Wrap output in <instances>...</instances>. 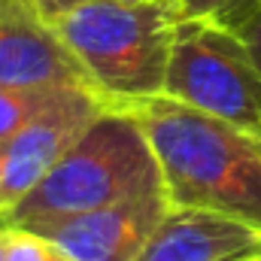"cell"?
<instances>
[{"instance_id": "1", "label": "cell", "mask_w": 261, "mask_h": 261, "mask_svg": "<svg viewBox=\"0 0 261 261\" xmlns=\"http://www.w3.org/2000/svg\"><path fill=\"white\" fill-rule=\"evenodd\" d=\"M122 110L146 134L170 206L206 210L261 234V137L167 94Z\"/></svg>"}, {"instance_id": "2", "label": "cell", "mask_w": 261, "mask_h": 261, "mask_svg": "<svg viewBox=\"0 0 261 261\" xmlns=\"http://www.w3.org/2000/svg\"><path fill=\"white\" fill-rule=\"evenodd\" d=\"M176 0H85L52 21L70 55L107 107H130L164 94Z\"/></svg>"}, {"instance_id": "3", "label": "cell", "mask_w": 261, "mask_h": 261, "mask_svg": "<svg viewBox=\"0 0 261 261\" xmlns=\"http://www.w3.org/2000/svg\"><path fill=\"white\" fill-rule=\"evenodd\" d=\"M149 192H164V179L140 122L128 110L103 107L61 161L0 216V225L34 228Z\"/></svg>"}, {"instance_id": "4", "label": "cell", "mask_w": 261, "mask_h": 261, "mask_svg": "<svg viewBox=\"0 0 261 261\" xmlns=\"http://www.w3.org/2000/svg\"><path fill=\"white\" fill-rule=\"evenodd\" d=\"M164 94L261 137V70L237 31L179 18Z\"/></svg>"}, {"instance_id": "5", "label": "cell", "mask_w": 261, "mask_h": 261, "mask_svg": "<svg viewBox=\"0 0 261 261\" xmlns=\"http://www.w3.org/2000/svg\"><path fill=\"white\" fill-rule=\"evenodd\" d=\"M103 107L107 103L88 88H64L52 103L0 140V216L61 161Z\"/></svg>"}, {"instance_id": "6", "label": "cell", "mask_w": 261, "mask_h": 261, "mask_svg": "<svg viewBox=\"0 0 261 261\" xmlns=\"http://www.w3.org/2000/svg\"><path fill=\"white\" fill-rule=\"evenodd\" d=\"M167 210L170 200L164 192H149L91 213L52 219L28 231L40 234L52 249L64 252L73 261H134L167 216Z\"/></svg>"}, {"instance_id": "7", "label": "cell", "mask_w": 261, "mask_h": 261, "mask_svg": "<svg viewBox=\"0 0 261 261\" xmlns=\"http://www.w3.org/2000/svg\"><path fill=\"white\" fill-rule=\"evenodd\" d=\"M0 85L94 91L34 0H0Z\"/></svg>"}, {"instance_id": "8", "label": "cell", "mask_w": 261, "mask_h": 261, "mask_svg": "<svg viewBox=\"0 0 261 261\" xmlns=\"http://www.w3.org/2000/svg\"><path fill=\"white\" fill-rule=\"evenodd\" d=\"M258 255V231L206 210L170 206L134 261H249Z\"/></svg>"}, {"instance_id": "9", "label": "cell", "mask_w": 261, "mask_h": 261, "mask_svg": "<svg viewBox=\"0 0 261 261\" xmlns=\"http://www.w3.org/2000/svg\"><path fill=\"white\" fill-rule=\"evenodd\" d=\"M64 88H9L0 85V140L21 128L46 103H52Z\"/></svg>"}, {"instance_id": "10", "label": "cell", "mask_w": 261, "mask_h": 261, "mask_svg": "<svg viewBox=\"0 0 261 261\" xmlns=\"http://www.w3.org/2000/svg\"><path fill=\"white\" fill-rule=\"evenodd\" d=\"M182 18H203L213 24H222L228 31H240L261 0H176Z\"/></svg>"}, {"instance_id": "11", "label": "cell", "mask_w": 261, "mask_h": 261, "mask_svg": "<svg viewBox=\"0 0 261 261\" xmlns=\"http://www.w3.org/2000/svg\"><path fill=\"white\" fill-rule=\"evenodd\" d=\"M49 243L28 231V228H9L6 225V261H46Z\"/></svg>"}, {"instance_id": "12", "label": "cell", "mask_w": 261, "mask_h": 261, "mask_svg": "<svg viewBox=\"0 0 261 261\" xmlns=\"http://www.w3.org/2000/svg\"><path fill=\"white\" fill-rule=\"evenodd\" d=\"M237 34H240L243 43L249 46V52H252V58H255V64H258V70H261V3H258V9L252 12V18H249Z\"/></svg>"}, {"instance_id": "13", "label": "cell", "mask_w": 261, "mask_h": 261, "mask_svg": "<svg viewBox=\"0 0 261 261\" xmlns=\"http://www.w3.org/2000/svg\"><path fill=\"white\" fill-rule=\"evenodd\" d=\"M79 3H85V0H34V6H37L46 18H55L58 12H64L70 6H79Z\"/></svg>"}, {"instance_id": "14", "label": "cell", "mask_w": 261, "mask_h": 261, "mask_svg": "<svg viewBox=\"0 0 261 261\" xmlns=\"http://www.w3.org/2000/svg\"><path fill=\"white\" fill-rule=\"evenodd\" d=\"M0 261H6V225H0Z\"/></svg>"}, {"instance_id": "15", "label": "cell", "mask_w": 261, "mask_h": 261, "mask_svg": "<svg viewBox=\"0 0 261 261\" xmlns=\"http://www.w3.org/2000/svg\"><path fill=\"white\" fill-rule=\"evenodd\" d=\"M46 261H73V258H67L64 252H58V249H52V246H49V258Z\"/></svg>"}, {"instance_id": "16", "label": "cell", "mask_w": 261, "mask_h": 261, "mask_svg": "<svg viewBox=\"0 0 261 261\" xmlns=\"http://www.w3.org/2000/svg\"><path fill=\"white\" fill-rule=\"evenodd\" d=\"M249 261H261V255H258V258H249Z\"/></svg>"}]
</instances>
